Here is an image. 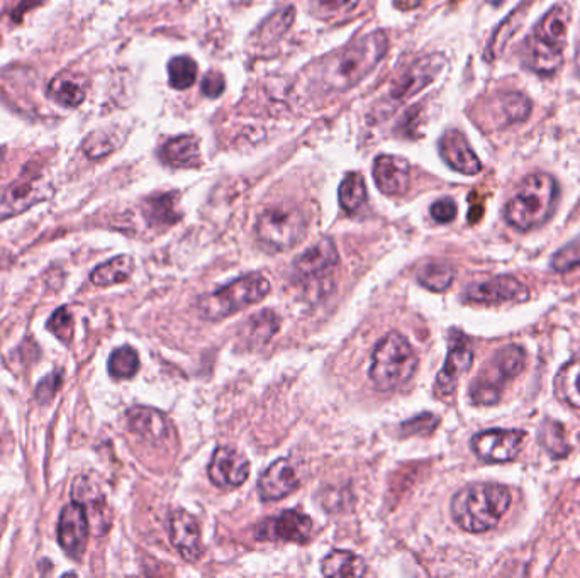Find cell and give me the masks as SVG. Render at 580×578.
Listing matches in <instances>:
<instances>
[{
	"label": "cell",
	"mask_w": 580,
	"mask_h": 578,
	"mask_svg": "<svg viewBox=\"0 0 580 578\" xmlns=\"http://www.w3.org/2000/svg\"><path fill=\"white\" fill-rule=\"evenodd\" d=\"M338 197H340V206L343 207V211L348 214H357L367 202V185L362 175L348 173L345 180L341 182Z\"/></svg>",
	"instance_id": "33"
},
{
	"label": "cell",
	"mask_w": 580,
	"mask_h": 578,
	"mask_svg": "<svg viewBox=\"0 0 580 578\" xmlns=\"http://www.w3.org/2000/svg\"><path fill=\"white\" fill-rule=\"evenodd\" d=\"M455 268L448 263H426L418 272L419 284L431 292H445L455 280Z\"/></svg>",
	"instance_id": "34"
},
{
	"label": "cell",
	"mask_w": 580,
	"mask_h": 578,
	"mask_svg": "<svg viewBox=\"0 0 580 578\" xmlns=\"http://www.w3.org/2000/svg\"><path fill=\"white\" fill-rule=\"evenodd\" d=\"M528 297H530L528 287L511 275H499L482 282H474L463 290V301L487 306H496L504 302H525Z\"/></svg>",
	"instance_id": "11"
},
{
	"label": "cell",
	"mask_w": 580,
	"mask_h": 578,
	"mask_svg": "<svg viewBox=\"0 0 580 578\" xmlns=\"http://www.w3.org/2000/svg\"><path fill=\"white\" fill-rule=\"evenodd\" d=\"M531 0H525L521 6L516 7L511 14H509L499 26L496 31L492 33L489 43H487L486 51H484V60L486 62H494L496 58L501 56L504 48L508 46L509 41L513 38L516 31L521 28V24L525 23L526 12L530 11Z\"/></svg>",
	"instance_id": "25"
},
{
	"label": "cell",
	"mask_w": 580,
	"mask_h": 578,
	"mask_svg": "<svg viewBox=\"0 0 580 578\" xmlns=\"http://www.w3.org/2000/svg\"><path fill=\"white\" fill-rule=\"evenodd\" d=\"M538 438L543 448L555 458H564L569 455L570 446L565 438V429L558 421L547 419L540 428Z\"/></svg>",
	"instance_id": "36"
},
{
	"label": "cell",
	"mask_w": 580,
	"mask_h": 578,
	"mask_svg": "<svg viewBox=\"0 0 580 578\" xmlns=\"http://www.w3.org/2000/svg\"><path fill=\"white\" fill-rule=\"evenodd\" d=\"M438 423H440V419L435 414L424 412V414H419V416L413 417V419H409V421L402 424L401 433L404 436L431 433L438 426Z\"/></svg>",
	"instance_id": "43"
},
{
	"label": "cell",
	"mask_w": 580,
	"mask_h": 578,
	"mask_svg": "<svg viewBox=\"0 0 580 578\" xmlns=\"http://www.w3.org/2000/svg\"><path fill=\"white\" fill-rule=\"evenodd\" d=\"M526 433L521 429H487L475 434L470 448L486 463L513 462L525 446Z\"/></svg>",
	"instance_id": "10"
},
{
	"label": "cell",
	"mask_w": 580,
	"mask_h": 578,
	"mask_svg": "<svg viewBox=\"0 0 580 578\" xmlns=\"http://www.w3.org/2000/svg\"><path fill=\"white\" fill-rule=\"evenodd\" d=\"M577 267H580V236L562 246L550 260V268L553 272H570Z\"/></svg>",
	"instance_id": "41"
},
{
	"label": "cell",
	"mask_w": 580,
	"mask_h": 578,
	"mask_svg": "<svg viewBox=\"0 0 580 578\" xmlns=\"http://www.w3.org/2000/svg\"><path fill=\"white\" fill-rule=\"evenodd\" d=\"M2 156H4V151H2V148H0V160H2Z\"/></svg>",
	"instance_id": "50"
},
{
	"label": "cell",
	"mask_w": 580,
	"mask_h": 578,
	"mask_svg": "<svg viewBox=\"0 0 580 578\" xmlns=\"http://www.w3.org/2000/svg\"><path fill=\"white\" fill-rule=\"evenodd\" d=\"M445 67V58L441 55H428L419 58L411 67L402 72L397 80H394L389 89V99L396 104L408 101L428 85L435 82Z\"/></svg>",
	"instance_id": "13"
},
{
	"label": "cell",
	"mask_w": 580,
	"mask_h": 578,
	"mask_svg": "<svg viewBox=\"0 0 580 578\" xmlns=\"http://www.w3.org/2000/svg\"><path fill=\"white\" fill-rule=\"evenodd\" d=\"M48 329L55 334L58 340L63 343H70L73 336V317L67 307H60L58 311L50 317Z\"/></svg>",
	"instance_id": "42"
},
{
	"label": "cell",
	"mask_w": 580,
	"mask_h": 578,
	"mask_svg": "<svg viewBox=\"0 0 580 578\" xmlns=\"http://www.w3.org/2000/svg\"><path fill=\"white\" fill-rule=\"evenodd\" d=\"M207 473L212 484L219 489H236L250 477V462L241 451L221 446L214 451Z\"/></svg>",
	"instance_id": "16"
},
{
	"label": "cell",
	"mask_w": 580,
	"mask_h": 578,
	"mask_svg": "<svg viewBox=\"0 0 580 578\" xmlns=\"http://www.w3.org/2000/svg\"><path fill=\"white\" fill-rule=\"evenodd\" d=\"M168 534L173 548L185 562L196 563L202 556L201 528L196 517L184 509H177L168 519Z\"/></svg>",
	"instance_id": "18"
},
{
	"label": "cell",
	"mask_w": 580,
	"mask_h": 578,
	"mask_svg": "<svg viewBox=\"0 0 580 578\" xmlns=\"http://www.w3.org/2000/svg\"><path fill=\"white\" fill-rule=\"evenodd\" d=\"M89 517L79 502L73 501L63 507L58 519V543L70 558L79 560L84 555L87 538H89Z\"/></svg>",
	"instance_id": "15"
},
{
	"label": "cell",
	"mask_w": 580,
	"mask_h": 578,
	"mask_svg": "<svg viewBox=\"0 0 580 578\" xmlns=\"http://www.w3.org/2000/svg\"><path fill=\"white\" fill-rule=\"evenodd\" d=\"M51 195V187L43 178H21L14 184L0 187V223L19 216L31 207L46 201Z\"/></svg>",
	"instance_id": "12"
},
{
	"label": "cell",
	"mask_w": 580,
	"mask_h": 578,
	"mask_svg": "<svg viewBox=\"0 0 580 578\" xmlns=\"http://www.w3.org/2000/svg\"><path fill=\"white\" fill-rule=\"evenodd\" d=\"M569 19V11L564 6H557L536 24L521 46V62L530 72L548 77L560 68L564 62Z\"/></svg>",
	"instance_id": "3"
},
{
	"label": "cell",
	"mask_w": 580,
	"mask_h": 578,
	"mask_svg": "<svg viewBox=\"0 0 580 578\" xmlns=\"http://www.w3.org/2000/svg\"><path fill=\"white\" fill-rule=\"evenodd\" d=\"M126 417H128L131 431L151 445H165L173 438V426L170 419L157 409L143 406L131 407Z\"/></svg>",
	"instance_id": "19"
},
{
	"label": "cell",
	"mask_w": 580,
	"mask_h": 578,
	"mask_svg": "<svg viewBox=\"0 0 580 578\" xmlns=\"http://www.w3.org/2000/svg\"><path fill=\"white\" fill-rule=\"evenodd\" d=\"M313 533L311 517L299 511H284L280 516L270 517L258 524L257 540L287 541V543H306Z\"/></svg>",
	"instance_id": "14"
},
{
	"label": "cell",
	"mask_w": 580,
	"mask_h": 578,
	"mask_svg": "<svg viewBox=\"0 0 580 578\" xmlns=\"http://www.w3.org/2000/svg\"><path fill=\"white\" fill-rule=\"evenodd\" d=\"M202 94L206 97H211V99H218L219 95L223 94L224 89H226V84H224V77L218 70H212V72L207 73L204 80H202Z\"/></svg>",
	"instance_id": "45"
},
{
	"label": "cell",
	"mask_w": 580,
	"mask_h": 578,
	"mask_svg": "<svg viewBox=\"0 0 580 578\" xmlns=\"http://www.w3.org/2000/svg\"><path fill=\"white\" fill-rule=\"evenodd\" d=\"M418 365V355L411 343L402 334H387L372 353L370 380L379 390L399 389L413 378Z\"/></svg>",
	"instance_id": "5"
},
{
	"label": "cell",
	"mask_w": 580,
	"mask_h": 578,
	"mask_svg": "<svg viewBox=\"0 0 580 578\" xmlns=\"http://www.w3.org/2000/svg\"><path fill=\"white\" fill-rule=\"evenodd\" d=\"M360 0H311V12L324 21L355 11Z\"/></svg>",
	"instance_id": "40"
},
{
	"label": "cell",
	"mask_w": 580,
	"mask_h": 578,
	"mask_svg": "<svg viewBox=\"0 0 580 578\" xmlns=\"http://www.w3.org/2000/svg\"><path fill=\"white\" fill-rule=\"evenodd\" d=\"M306 233V216L299 207L280 204L267 207L258 216L257 236L267 250H290L301 243Z\"/></svg>",
	"instance_id": "8"
},
{
	"label": "cell",
	"mask_w": 580,
	"mask_h": 578,
	"mask_svg": "<svg viewBox=\"0 0 580 578\" xmlns=\"http://www.w3.org/2000/svg\"><path fill=\"white\" fill-rule=\"evenodd\" d=\"M387 51V36L382 31L353 41L345 50L326 58L319 68V84L328 92H345L360 84Z\"/></svg>",
	"instance_id": "1"
},
{
	"label": "cell",
	"mask_w": 580,
	"mask_h": 578,
	"mask_svg": "<svg viewBox=\"0 0 580 578\" xmlns=\"http://www.w3.org/2000/svg\"><path fill=\"white\" fill-rule=\"evenodd\" d=\"M441 158L448 167L463 175H477L482 170L479 156L470 148L465 134L458 129H450L440 139Z\"/></svg>",
	"instance_id": "21"
},
{
	"label": "cell",
	"mask_w": 580,
	"mask_h": 578,
	"mask_svg": "<svg viewBox=\"0 0 580 578\" xmlns=\"http://www.w3.org/2000/svg\"><path fill=\"white\" fill-rule=\"evenodd\" d=\"M472 362H474V351L470 348L467 340L463 338L462 334L452 336L447 360L436 377V394L440 397L452 395L457 389L458 380L463 373L469 372Z\"/></svg>",
	"instance_id": "17"
},
{
	"label": "cell",
	"mask_w": 580,
	"mask_h": 578,
	"mask_svg": "<svg viewBox=\"0 0 580 578\" xmlns=\"http://www.w3.org/2000/svg\"><path fill=\"white\" fill-rule=\"evenodd\" d=\"M133 258L128 255L114 256L109 262L102 263L90 273L92 284L99 287H111V285L126 282L133 273Z\"/></svg>",
	"instance_id": "31"
},
{
	"label": "cell",
	"mask_w": 580,
	"mask_h": 578,
	"mask_svg": "<svg viewBox=\"0 0 580 578\" xmlns=\"http://www.w3.org/2000/svg\"><path fill=\"white\" fill-rule=\"evenodd\" d=\"M279 326V316L274 311L257 312L241 329V341L250 348L267 345L272 336L279 331Z\"/></svg>",
	"instance_id": "27"
},
{
	"label": "cell",
	"mask_w": 580,
	"mask_h": 578,
	"mask_svg": "<svg viewBox=\"0 0 580 578\" xmlns=\"http://www.w3.org/2000/svg\"><path fill=\"white\" fill-rule=\"evenodd\" d=\"M73 501L79 502L80 506L84 507L85 512H87V517H89V523H99L104 524V526H109V524L102 519L101 514H106V502H104V497H102L99 489L95 487L92 482H89L87 478H77V482L73 485L72 490Z\"/></svg>",
	"instance_id": "30"
},
{
	"label": "cell",
	"mask_w": 580,
	"mask_h": 578,
	"mask_svg": "<svg viewBox=\"0 0 580 578\" xmlns=\"http://www.w3.org/2000/svg\"><path fill=\"white\" fill-rule=\"evenodd\" d=\"M423 0H396V6L402 11H409V9H413V7H418Z\"/></svg>",
	"instance_id": "47"
},
{
	"label": "cell",
	"mask_w": 580,
	"mask_h": 578,
	"mask_svg": "<svg viewBox=\"0 0 580 578\" xmlns=\"http://www.w3.org/2000/svg\"><path fill=\"white\" fill-rule=\"evenodd\" d=\"M489 2H491L492 6H499L504 0H489Z\"/></svg>",
	"instance_id": "48"
},
{
	"label": "cell",
	"mask_w": 580,
	"mask_h": 578,
	"mask_svg": "<svg viewBox=\"0 0 580 578\" xmlns=\"http://www.w3.org/2000/svg\"><path fill=\"white\" fill-rule=\"evenodd\" d=\"M502 126L523 123L530 116L531 101L521 92H508L499 99Z\"/></svg>",
	"instance_id": "35"
},
{
	"label": "cell",
	"mask_w": 580,
	"mask_h": 578,
	"mask_svg": "<svg viewBox=\"0 0 580 578\" xmlns=\"http://www.w3.org/2000/svg\"><path fill=\"white\" fill-rule=\"evenodd\" d=\"M6 4V0H0V11H2V7Z\"/></svg>",
	"instance_id": "49"
},
{
	"label": "cell",
	"mask_w": 580,
	"mask_h": 578,
	"mask_svg": "<svg viewBox=\"0 0 580 578\" xmlns=\"http://www.w3.org/2000/svg\"><path fill=\"white\" fill-rule=\"evenodd\" d=\"M58 384H60V377H58V375H50V377L45 378V380L38 385L36 397H38L43 404H46V402L50 401L51 397L55 395Z\"/></svg>",
	"instance_id": "46"
},
{
	"label": "cell",
	"mask_w": 580,
	"mask_h": 578,
	"mask_svg": "<svg viewBox=\"0 0 580 578\" xmlns=\"http://www.w3.org/2000/svg\"><path fill=\"white\" fill-rule=\"evenodd\" d=\"M526 367V351L509 345L497 351L470 385V399L477 406H494L501 401L502 389Z\"/></svg>",
	"instance_id": "7"
},
{
	"label": "cell",
	"mask_w": 580,
	"mask_h": 578,
	"mask_svg": "<svg viewBox=\"0 0 580 578\" xmlns=\"http://www.w3.org/2000/svg\"><path fill=\"white\" fill-rule=\"evenodd\" d=\"M338 265V250L335 241L331 238H323L309 250L304 251L301 256H297L294 262V275L292 278L302 287L330 282L331 272Z\"/></svg>",
	"instance_id": "9"
},
{
	"label": "cell",
	"mask_w": 580,
	"mask_h": 578,
	"mask_svg": "<svg viewBox=\"0 0 580 578\" xmlns=\"http://www.w3.org/2000/svg\"><path fill=\"white\" fill-rule=\"evenodd\" d=\"M557 197L558 185L552 175L531 173L504 207V219L518 231L540 228L552 217Z\"/></svg>",
	"instance_id": "4"
},
{
	"label": "cell",
	"mask_w": 580,
	"mask_h": 578,
	"mask_svg": "<svg viewBox=\"0 0 580 578\" xmlns=\"http://www.w3.org/2000/svg\"><path fill=\"white\" fill-rule=\"evenodd\" d=\"M294 19H296V9L292 6L282 7L280 11L272 14L255 34L258 45H272L275 41H279L289 31Z\"/></svg>",
	"instance_id": "32"
},
{
	"label": "cell",
	"mask_w": 580,
	"mask_h": 578,
	"mask_svg": "<svg viewBox=\"0 0 580 578\" xmlns=\"http://www.w3.org/2000/svg\"><path fill=\"white\" fill-rule=\"evenodd\" d=\"M374 178L385 195L406 194L411 185V165L399 156H379L374 163Z\"/></svg>",
	"instance_id": "22"
},
{
	"label": "cell",
	"mask_w": 580,
	"mask_h": 578,
	"mask_svg": "<svg viewBox=\"0 0 580 578\" xmlns=\"http://www.w3.org/2000/svg\"><path fill=\"white\" fill-rule=\"evenodd\" d=\"M553 390L558 401L580 409V353L558 370Z\"/></svg>",
	"instance_id": "26"
},
{
	"label": "cell",
	"mask_w": 580,
	"mask_h": 578,
	"mask_svg": "<svg viewBox=\"0 0 580 578\" xmlns=\"http://www.w3.org/2000/svg\"><path fill=\"white\" fill-rule=\"evenodd\" d=\"M431 217L435 219L436 223H452L453 219L457 217V204L450 197L440 199L431 206Z\"/></svg>",
	"instance_id": "44"
},
{
	"label": "cell",
	"mask_w": 580,
	"mask_h": 578,
	"mask_svg": "<svg viewBox=\"0 0 580 578\" xmlns=\"http://www.w3.org/2000/svg\"><path fill=\"white\" fill-rule=\"evenodd\" d=\"M511 492L501 484H472L452 499L453 521L467 533H486L496 528L511 506Z\"/></svg>",
	"instance_id": "2"
},
{
	"label": "cell",
	"mask_w": 580,
	"mask_h": 578,
	"mask_svg": "<svg viewBox=\"0 0 580 578\" xmlns=\"http://www.w3.org/2000/svg\"><path fill=\"white\" fill-rule=\"evenodd\" d=\"M367 563L352 551L335 550L323 560L324 577H363Z\"/></svg>",
	"instance_id": "29"
},
{
	"label": "cell",
	"mask_w": 580,
	"mask_h": 578,
	"mask_svg": "<svg viewBox=\"0 0 580 578\" xmlns=\"http://www.w3.org/2000/svg\"><path fill=\"white\" fill-rule=\"evenodd\" d=\"M140 370V356L138 353L123 346L116 351H112L111 358H109V373L114 378H131Z\"/></svg>",
	"instance_id": "38"
},
{
	"label": "cell",
	"mask_w": 580,
	"mask_h": 578,
	"mask_svg": "<svg viewBox=\"0 0 580 578\" xmlns=\"http://www.w3.org/2000/svg\"><path fill=\"white\" fill-rule=\"evenodd\" d=\"M299 487L296 468L287 458H280L258 478L257 490L262 501L274 502L284 499Z\"/></svg>",
	"instance_id": "20"
},
{
	"label": "cell",
	"mask_w": 580,
	"mask_h": 578,
	"mask_svg": "<svg viewBox=\"0 0 580 578\" xmlns=\"http://www.w3.org/2000/svg\"><path fill=\"white\" fill-rule=\"evenodd\" d=\"M168 77L173 89H190L196 84L197 63L189 56H175L168 63Z\"/></svg>",
	"instance_id": "37"
},
{
	"label": "cell",
	"mask_w": 580,
	"mask_h": 578,
	"mask_svg": "<svg viewBox=\"0 0 580 578\" xmlns=\"http://www.w3.org/2000/svg\"><path fill=\"white\" fill-rule=\"evenodd\" d=\"M118 146L119 141L114 134L109 133V131H95L87 136L82 148H84L85 155L92 160H101L104 156L111 155Z\"/></svg>",
	"instance_id": "39"
},
{
	"label": "cell",
	"mask_w": 580,
	"mask_h": 578,
	"mask_svg": "<svg viewBox=\"0 0 580 578\" xmlns=\"http://www.w3.org/2000/svg\"><path fill=\"white\" fill-rule=\"evenodd\" d=\"M48 94L60 106L72 107V109L79 107L87 95V80L84 75L73 70H63L51 78L48 84Z\"/></svg>",
	"instance_id": "23"
},
{
	"label": "cell",
	"mask_w": 580,
	"mask_h": 578,
	"mask_svg": "<svg viewBox=\"0 0 580 578\" xmlns=\"http://www.w3.org/2000/svg\"><path fill=\"white\" fill-rule=\"evenodd\" d=\"M160 158L173 168H194L201 165L199 141L194 136L168 139L160 148Z\"/></svg>",
	"instance_id": "24"
},
{
	"label": "cell",
	"mask_w": 580,
	"mask_h": 578,
	"mask_svg": "<svg viewBox=\"0 0 580 578\" xmlns=\"http://www.w3.org/2000/svg\"><path fill=\"white\" fill-rule=\"evenodd\" d=\"M179 194L177 192H168V194L153 195L146 199L143 204V214L146 221L153 226H172L179 223Z\"/></svg>",
	"instance_id": "28"
},
{
	"label": "cell",
	"mask_w": 580,
	"mask_h": 578,
	"mask_svg": "<svg viewBox=\"0 0 580 578\" xmlns=\"http://www.w3.org/2000/svg\"><path fill=\"white\" fill-rule=\"evenodd\" d=\"M270 292V282L262 273H250L236 278L211 294L202 295L197 311L207 321H219L235 312L263 301Z\"/></svg>",
	"instance_id": "6"
}]
</instances>
